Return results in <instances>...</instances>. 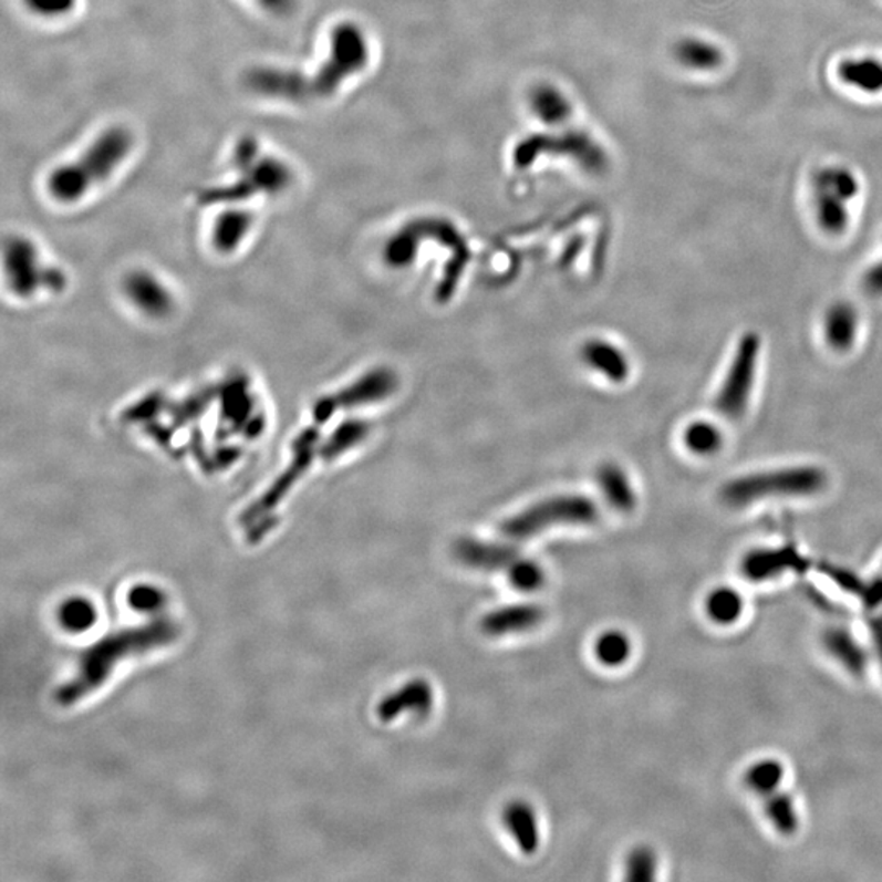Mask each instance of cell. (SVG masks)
Wrapping results in <instances>:
<instances>
[{
	"label": "cell",
	"mask_w": 882,
	"mask_h": 882,
	"mask_svg": "<svg viewBox=\"0 0 882 882\" xmlns=\"http://www.w3.org/2000/svg\"><path fill=\"white\" fill-rule=\"evenodd\" d=\"M369 44L353 23H342L332 32L331 56L314 74L293 69L257 66L249 69L243 84L253 94L293 103H308L334 94L345 79L365 68Z\"/></svg>",
	"instance_id": "6da1fadb"
},
{
	"label": "cell",
	"mask_w": 882,
	"mask_h": 882,
	"mask_svg": "<svg viewBox=\"0 0 882 882\" xmlns=\"http://www.w3.org/2000/svg\"><path fill=\"white\" fill-rule=\"evenodd\" d=\"M180 634V627L167 618H159L146 626L129 627L116 631L91 645L82 654L77 674L56 692V702L61 706H72L81 702L89 693L101 688L112 675L113 668L123 658L143 655L154 648L174 643Z\"/></svg>",
	"instance_id": "7a4b0ae2"
},
{
	"label": "cell",
	"mask_w": 882,
	"mask_h": 882,
	"mask_svg": "<svg viewBox=\"0 0 882 882\" xmlns=\"http://www.w3.org/2000/svg\"><path fill=\"white\" fill-rule=\"evenodd\" d=\"M135 146V136L125 126H113L95 139L81 159L58 167L48 177V191L61 204H74L118 169Z\"/></svg>",
	"instance_id": "3957f363"
},
{
	"label": "cell",
	"mask_w": 882,
	"mask_h": 882,
	"mask_svg": "<svg viewBox=\"0 0 882 882\" xmlns=\"http://www.w3.org/2000/svg\"><path fill=\"white\" fill-rule=\"evenodd\" d=\"M829 486L826 469L814 465L765 469L730 479L720 489V499L734 509H744L767 499H805Z\"/></svg>",
	"instance_id": "277c9868"
},
{
	"label": "cell",
	"mask_w": 882,
	"mask_h": 882,
	"mask_svg": "<svg viewBox=\"0 0 882 882\" xmlns=\"http://www.w3.org/2000/svg\"><path fill=\"white\" fill-rule=\"evenodd\" d=\"M321 432L319 425H311L298 434L291 443V459L283 473L273 480L272 486L260 496L252 506L247 507L240 515V527L246 531L247 541L257 544L267 537L270 528L273 527V511L278 509L284 497L291 492L294 486L303 479L305 473L311 468L315 459L321 458Z\"/></svg>",
	"instance_id": "5b68a950"
},
{
	"label": "cell",
	"mask_w": 882,
	"mask_h": 882,
	"mask_svg": "<svg viewBox=\"0 0 882 882\" xmlns=\"http://www.w3.org/2000/svg\"><path fill=\"white\" fill-rule=\"evenodd\" d=\"M452 551L456 561L466 568L504 572L511 585L521 592H535L544 585L543 568L538 562L523 558L511 546L490 543L476 538H459L453 544Z\"/></svg>",
	"instance_id": "8992f818"
},
{
	"label": "cell",
	"mask_w": 882,
	"mask_h": 882,
	"mask_svg": "<svg viewBox=\"0 0 882 882\" xmlns=\"http://www.w3.org/2000/svg\"><path fill=\"white\" fill-rule=\"evenodd\" d=\"M599 517V507L589 497L558 496L504 521L500 533L510 541H525L556 525H592Z\"/></svg>",
	"instance_id": "52a82bcc"
},
{
	"label": "cell",
	"mask_w": 882,
	"mask_h": 882,
	"mask_svg": "<svg viewBox=\"0 0 882 882\" xmlns=\"http://www.w3.org/2000/svg\"><path fill=\"white\" fill-rule=\"evenodd\" d=\"M761 339L747 332L737 342L729 366L714 397V407L727 421H740L747 414L757 384Z\"/></svg>",
	"instance_id": "ba28073f"
},
{
	"label": "cell",
	"mask_w": 882,
	"mask_h": 882,
	"mask_svg": "<svg viewBox=\"0 0 882 882\" xmlns=\"http://www.w3.org/2000/svg\"><path fill=\"white\" fill-rule=\"evenodd\" d=\"M860 194L857 175L843 166L820 169L814 178L817 225L826 235H845L850 226L849 206Z\"/></svg>",
	"instance_id": "9c48e42d"
},
{
	"label": "cell",
	"mask_w": 882,
	"mask_h": 882,
	"mask_svg": "<svg viewBox=\"0 0 882 882\" xmlns=\"http://www.w3.org/2000/svg\"><path fill=\"white\" fill-rule=\"evenodd\" d=\"M6 272L13 293L30 298L38 290L61 293L66 288V274L56 267L44 266L29 239L12 236L6 242Z\"/></svg>",
	"instance_id": "30bf717a"
},
{
	"label": "cell",
	"mask_w": 882,
	"mask_h": 882,
	"mask_svg": "<svg viewBox=\"0 0 882 882\" xmlns=\"http://www.w3.org/2000/svg\"><path fill=\"white\" fill-rule=\"evenodd\" d=\"M400 387V376L390 369H376L338 393L321 397L312 407V421L318 425L331 421L340 411L370 406L393 396Z\"/></svg>",
	"instance_id": "8fae6325"
},
{
	"label": "cell",
	"mask_w": 882,
	"mask_h": 882,
	"mask_svg": "<svg viewBox=\"0 0 882 882\" xmlns=\"http://www.w3.org/2000/svg\"><path fill=\"white\" fill-rule=\"evenodd\" d=\"M432 708H434V688L427 679L415 678L380 703L377 717L383 723H390L397 719L401 714L427 716Z\"/></svg>",
	"instance_id": "7c38bea8"
},
{
	"label": "cell",
	"mask_w": 882,
	"mask_h": 882,
	"mask_svg": "<svg viewBox=\"0 0 882 882\" xmlns=\"http://www.w3.org/2000/svg\"><path fill=\"white\" fill-rule=\"evenodd\" d=\"M546 611L535 603H518L490 611L480 620V630L486 636L502 637L507 634L523 633L543 623Z\"/></svg>",
	"instance_id": "4fadbf2b"
},
{
	"label": "cell",
	"mask_w": 882,
	"mask_h": 882,
	"mask_svg": "<svg viewBox=\"0 0 882 882\" xmlns=\"http://www.w3.org/2000/svg\"><path fill=\"white\" fill-rule=\"evenodd\" d=\"M703 611L713 626L729 630L746 616L747 599L739 587L719 583L706 593Z\"/></svg>",
	"instance_id": "5bb4252c"
},
{
	"label": "cell",
	"mask_w": 882,
	"mask_h": 882,
	"mask_svg": "<svg viewBox=\"0 0 882 882\" xmlns=\"http://www.w3.org/2000/svg\"><path fill=\"white\" fill-rule=\"evenodd\" d=\"M125 293L144 314L163 318L170 312L172 294L154 274L133 272L125 278Z\"/></svg>",
	"instance_id": "9a60e30c"
},
{
	"label": "cell",
	"mask_w": 882,
	"mask_h": 882,
	"mask_svg": "<svg viewBox=\"0 0 882 882\" xmlns=\"http://www.w3.org/2000/svg\"><path fill=\"white\" fill-rule=\"evenodd\" d=\"M823 339L830 350L847 353L853 349L860 334V314L847 301L830 305L823 315Z\"/></svg>",
	"instance_id": "2e32d148"
},
{
	"label": "cell",
	"mask_w": 882,
	"mask_h": 882,
	"mask_svg": "<svg viewBox=\"0 0 882 882\" xmlns=\"http://www.w3.org/2000/svg\"><path fill=\"white\" fill-rule=\"evenodd\" d=\"M788 767L781 758L764 755L746 765L743 771L744 789L755 798L765 799L786 788Z\"/></svg>",
	"instance_id": "e0dca14e"
},
{
	"label": "cell",
	"mask_w": 882,
	"mask_h": 882,
	"mask_svg": "<svg viewBox=\"0 0 882 882\" xmlns=\"http://www.w3.org/2000/svg\"><path fill=\"white\" fill-rule=\"evenodd\" d=\"M822 645L827 654L851 675H863L868 668V654L851 631L842 626L829 627L823 633Z\"/></svg>",
	"instance_id": "ac0fdd59"
},
{
	"label": "cell",
	"mask_w": 882,
	"mask_h": 882,
	"mask_svg": "<svg viewBox=\"0 0 882 882\" xmlns=\"http://www.w3.org/2000/svg\"><path fill=\"white\" fill-rule=\"evenodd\" d=\"M582 360L603 376L614 383H623L631 372L630 360L613 343L606 340L593 339L583 343Z\"/></svg>",
	"instance_id": "d6986e66"
},
{
	"label": "cell",
	"mask_w": 882,
	"mask_h": 882,
	"mask_svg": "<svg viewBox=\"0 0 882 882\" xmlns=\"http://www.w3.org/2000/svg\"><path fill=\"white\" fill-rule=\"evenodd\" d=\"M504 826L509 830L518 849L525 854H533L540 849V826L531 806L523 801H513L504 809Z\"/></svg>",
	"instance_id": "ffe728a7"
},
{
	"label": "cell",
	"mask_w": 882,
	"mask_h": 882,
	"mask_svg": "<svg viewBox=\"0 0 882 882\" xmlns=\"http://www.w3.org/2000/svg\"><path fill=\"white\" fill-rule=\"evenodd\" d=\"M764 801V817L767 820L770 829L777 836L795 837L801 829V811H799L798 801L788 789L775 792L768 798L761 799Z\"/></svg>",
	"instance_id": "44dd1931"
},
{
	"label": "cell",
	"mask_w": 882,
	"mask_h": 882,
	"mask_svg": "<svg viewBox=\"0 0 882 882\" xmlns=\"http://www.w3.org/2000/svg\"><path fill=\"white\" fill-rule=\"evenodd\" d=\"M596 482L611 509L630 513L636 509V492L630 477L618 465H603L596 473Z\"/></svg>",
	"instance_id": "7402d4cb"
},
{
	"label": "cell",
	"mask_w": 882,
	"mask_h": 882,
	"mask_svg": "<svg viewBox=\"0 0 882 882\" xmlns=\"http://www.w3.org/2000/svg\"><path fill=\"white\" fill-rule=\"evenodd\" d=\"M839 77L843 84L864 94H881L882 60L878 58H851L840 63Z\"/></svg>",
	"instance_id": "603a6c76"
},
{
	"label": "cell",
	"mask_w": 882,
	"mask_h": 882,
	"mask_svg": "<svg viewBox=\"0 0 882 882\" xmlns=\"http://www.w3.org/2000/svg\"><path fill=\"white\" fill-rule=\"evenodd\" d=\"M252 225V212L246 211V209H228L216 219L215 229H212V246L219 252H232L249 235Z\"/></svg>",
	"instance_id": "cb8c5ba5"
},
{
	"label": "cell",
	"mask_w": 882,
	"mask_h": 882,
	"mask_svg": "<svg viewBox=\"0 0 882 882\" xmlns=\"http://www.w3.org/2000/svg\"><path fill=\"white\" fill-rule=\"evenodd\" d=\"M791 561L792 554L782 549H755L744 558L743 574L755 583H761L788 571Z\"/></svg>",
	"instance_id": "d4e9b609"
},
{
	"label": "cell",
	"mask_w": 882,
	"mask_h": 882,
	"mask_svg": "<svg viewBox=\"0 0 882 882\" xmlns=\"http://www.w3.org/2000/svg\"><path fill=\"white\" fill-rule=\"evenodd\" d=\"M370 424L360 418L345 421L339 425L328 440L321 443L319 455L324 461H334L339 456L345 455L349 449L355 448L360 443L366 440L370 434Z\"/></svg>",
	"instance_id": "484cf974"
},
{
	"label": "cell",
	"mask_w": 882,
	"mask_h": 882,
	"mask_svg": "<svg viewBox=\"0 0 882 882\" xmlns=\"http://www.w3.org/2000/svg\"><path fill=\"white\" fill-rule=\"evenodd\" d=\"M675 56L683 66L695 71H713L723 64L724 54L719 46L703 38H685L675 48Z\"/></svg>",
	"instance_id": "4316f807"
},
{
	"label": "cell",
	"mask_w": 882,
	"mask_h": 882,
	"mask_svg": "<svg viewBox=\"0 0 882 882\" xmlns=\"http://www.w3.org/2000/svg\"><path fill=\"white\" fill-rule=\"evenodd\" d=\"M683 443L692 455L712 458L724 446V434L714 422L695 421L683 432Z\"/></svg>",
	"instance_id": "83f0119b"
},
{
	"label": "cell",
	"mask_w": 882,
	"mask_h": 882,
	"mask_svg": "<svg viewBox=\"0 0 882 882\" xmlns=\"http://www.w3.org/2000/svg\"><path fill=\"white\" fill-rule=\"evenodd\" d=\"M633 645L630 637L621 631H606L596 640L595 655L606 667H620L630 658Z\"/></svg>",
	"instance_id": "f1b7e54d"
},
{
	"label": "cell",
	"mask_w": 882,
	"mask_h": 882,
	"mask_svg": "<svg viewBox=\"0 0 882 882\" xmlns=\"http://www.w3.org/2000/svg\"><path fill=\"white\" fill-rule=\"evenodd\" d=\"M60 621L64 630L71 631V633H82V631L94 626L97 621V611L89 600L71 599L61 606Z\"/></svg>",
	"instance_id": "f546056e"
},
{
	"label": "cell",
	"mask_w": 882,
	"mask_h": 882,
	"mask_svg": "<svg viewBox=\"0 0 882 882\" xmlns=\"http://www.w3.org/2000/svg\"><path fill=\"white\" fill-rule=\"evenodd\" d=\"M658 860L657 854L648 847H637L631 851L626 860L627 881L647 882L654 881L657 876Z\"/></svg>",
	"instance_id": "4dcf8cb0"
},
{
	"label": "cell",
	"mask_w": 882,
	"mask_h": 882,
	"mask_svg": "<svg viewBox=\"0 0 882 882\" xmlns=\"http://www.w3.org/2000/svg\"><path fill=\"white\" fill-rule=\"evenodd\" d=\"M128 603L133 610L139 611V613H156L166 603V595L156 587L137 585L129 592Z\"/></svg>",
	"instance_id": "1f68e13d"
},
{
	"label": "cell",
	"mask_w": 882,
	"mask_h": 882,
	"mask_svg": "<svg viewBox=\"0 0 882 882\" xmlns=\"http://www.w3.org/2000/svg\"><path fill=\"white\" fill-rule=\"evenodd\" d=\"M535 110L540 113L541 116L546 120H559L565 115L568 108H565V102L562 101L561 95L558 92L551 91V89H543V91H538V94L535 95Z\"/></svg>",
	"instance_id": "d6a6232c"
},
{
	"label": "cell",
	"mask_w": 882,
	"mask_h": 882,
	"mask_svg": "<svg viewBox=\"0 0 882 882\" xmlns=\"http://www.w3.org/2000/svg\"><path fill=\"white\" fill-rule=\"evenodd\" d=\"M30 12L41 17H64L74 12L77 0H23Z\"/></svg>",
	"instance_id": "836d02e7"
},
{
	"label": "cell",
	"mask_w": 882,
	"mask_h": 882,
	"mask_svg": "<svg viewBox=\"0 0 882 882\" xmlns=\"http://www.w3.org/2000/svg\"><path fill=\"white\" fill-rule=\"evenodd\" d=\"M262 156L260 154V144L259 141L256 139L253 136H243L240 137L239 143L236 144L235 149V166L236 169L242 170L246 167L252 166L259 157Z\"/></svg>",
	"instance_id": "e575fe53"
},
{
	"label": "cell",
	"mask_w": 882,
	"mask_h": 882,
	"mask_svg": "<svg viewBox=\"0 0 882 882\" xmlns=\"http://www.w3.org/2000/svg\"><path fill=\"white\" fill-rule=\"evenodd\" d=\"M861 287H863L868 297L882 298V259L868 267L867 272L861 278Z\"/></svg>",
	"instance_id": "d590c367"
},
{
	"label": "cell",
	"mask_w": 882,
	"mask_h": 882,
	"mask_svg": "<svg viewBox=\"0 0 882 882\" xmlns=\"http://www.w3.org/2000/svg\"><path fill=\"white\" fill-rule=\"evenodd\" d=\"M259 3H262L263 9L283 15V13H288L291 9H294L297 0H259Z\"/></svg>",
	"instance_id": "8d00e7d4"
}]
</instances>
